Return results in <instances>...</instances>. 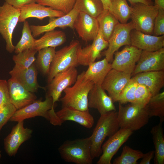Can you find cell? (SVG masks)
Returning a JSON list of instances; mask_svg holds the SVG:
<instances>
[{
  "instance_id": "obj_1",
  "label": "cell",
  "mask_w": 164,
  "mask_h": 164,
  "mask_svg": "<svg viewBox=\"0 0 164 164\" xmlns=\"http://www.w3.org/2000/svg\"><path fill=\"white\" fill-rule=\"evenodd\" d=\"M118 112L112 111L101 115L91 135V152L92 159L100 156L102 145L106 137H109L120 128L117 121Z\"/></svg>"
},
{
  "instance_id": "obj_2",
  "label": "cell",
  "mask_w": 164,
  "mask_h": 164,
  "mask_svg": "<svg viewBox=\"0 0 164 164\" xmlns=\"http://www.w3.org/2000/svg\"><path fill=\"white\" fill-rule=\"evenodd\" d=\"M84 73L83 71L78 75L72 87L63 91L64 95L60 99L62 107H70L83 111L89 110L88 95L94 84L85 78Z\"/></svg>"
},
{
  "instance_id": "obj_3",
  "label": "cell",
  "mask_w": 164,
  "mask_h": 164,
  "mask_svg": "<svg viewBox=\"0 0 164 164\" xmlns=\"http://www.w3.org/2000/svg\"><path fill=\"white\" fill-rule=\"evenodd\" d=\"M90 137L65 142L58 148L62 158L65 161L76 164H91Z\"/></svg>"
},
{
  "instance_id": "obj_4",
  "label": "cell",
  "mask_w": 164,
  "mask_h": 164,
  "mask_svg": "<svg viewBox=\"0 0 164 164\" xmlns=\"http://www.w3.org/2000/svg\"><path fill=\"white\" fill-rule=\"evenodd\" d=\"M117 121L119 128L132 131L138 130L148 122L149 117L145 107L134 103L125 105L119 103Z\"/></svg>"
},
{
  "instance_id": "obj_5",
  "label": "cell",
  "mask_w": 164,
  "mask_h": 164,
  "mask_svg": "<svg viewBox=\"0 0 164 164\" xmlns=\"http://www.w3.org/2000/svg\"><path fill=\"white\" fill-rule=\"evenodd\" d=\"M80 45L78 41L73 40L69 45L56 51L48 75V84L58 73L79 64L77 51Z\"/></svg>"
},
{
  "instance_id": "obj_6",
  "label": "cell",
  "mask_w": 164,
  "mask_h": 164,
  "mask_svg": "<svg viewBox=\"0 0 164 164\" xmlns=\"http://www.w3.org/2000/svg\"><path fill=\"white\" fill-rule=\"evenodd\" d=\"M130 18L135 29L145 33L152 35L154 22L159 10L153 5L137 3L131 5Z\"/></svg>"
},
{
  "instance_id": "obj_7",
  "label": "cell",
  "mask_w": 164,
  "mask_h": 164,
  "mask_svg": "<svg viewBox=\"0 0 164 164\" xmlns=\"http://www.w3.org/2000/svg\"><path fill=\"white\" fill-rule=\"evenodd\" d=\"M20 9L5 2L0 6V33L6 42V49L10 53L15 50L12 36L19 21Z\"/></svg>"
},
{
  "instance_id": "obj_8",
  "label": "cell",
  "mask_w": 164,
  "mask_h": 164,
  "mask_svg": "<svg viewBox=\"0 0 164 164\" xmlns=\"http://www.w3.org/2000/svg\"><path fill=\"white\" fill-rule=\"evenodd\" d=\"M52 98L46 96L45 99L36 100L25 107L16 110L9 120L19 122L36 116L42 117L50 121L51 109H54Z\"/></svg>"
},
{
  "instance_id": "obj_9",
  "label": "cell",
  "mask_w": 164,
  "mask_h": 164,
  "mask_svg": "<svg viewBox=\"0 0 164 164\" xmlns=\"http://www.w3.org/2000/svg\"><path fill=\"white\" fill-rule=\"evenodd\" d=\"M134 29V25L131 21L125 24L119 22L116 25L108 41L107 49L103 53L108 62L112 61L115 53L121 47L131 45L130 33Z\"/></svg>"
},
{
  "instance_id": "obj_10",
  "label": "cell",
  "mask_w": 164,
  "mask_h": 164,
  "mask_svg": "<svg viewBox=\"0 0 164 164\" xmlns=\"http://www.w3.org/2000/svg\"><path fill=\"white\" fill-rule=\"evenodd\" d=\"M142 51L132 45H126L121 51L115 53L112 69L132 75Z\"/></svg>"
},
{
  "instance_id": "obj_11",
  "label": "cell",
  "mask_w": 164,
  "mask_h": 164,
  "mask_svg": "<svg viewBox=\"0 0 164 164\" xmlns=\"http://www.w3.org/2000/svg\"><path fill=\"white\" fill-rule=\"evenodd\" d=\"M77 76L76 67H71L57 74L48 84L46 95L52 98L54 105L59 100L62 92L74 84Z\"/></svg>"
},
{
  "instance_id": "obj_12",
  "label": "cell",
  "mask_w": 164,
  "mask_h": 164,
  "mask_svg": "<svg viewBox=\"0 0 164 164\" xmlns=\"http://www.w3.org/2000/svg\"><path fill=\"white\" fill-rule=\"evenodd\" d=\"M133 131L130 129L120 128L109 137L102 145V153L97 164H111V160L120 147L128 139Z\"/></svg>"
},
{
  "instance_id": "obj_13",
  "label": "cell",
  "mask_w": 164,
  "mask_h": 164,
  "mask_svg": "<svg viewBox=\"0 0 164 164\" xmlns=\"http://www.w3.org/2000/svg\"><path fill=\"white\" fill-rule=\"evenodd\" d=\"M108 42L104 38L99 30L95 38L91 44L82 48L80 45L77 51V57L79 64L89 66L101 56V53L107 48Z\"/></svg>"
},
{
  "instance_id": "obj_14",
  "label": "cell",
  "mask_w": 164,
  "mask_h": 164,
  "mask_svg": "<svg viewBox=\"0 0 164 164\" xmlns=\"http://www.w3.org/2000/svg\"><path fill=\"white\" fill-rule=\"evenodd\" d=\"M131 74L111 69L101 86L108 92L114 103L117 102L121 91L131 80Z\"/></svg>"
},
{
  "instance_id": "obj_15",
  "label": "cell",
  "mask_w": 164,
  "mask_h": 164,
  "mask_svg": "<svg viewBox=\"0 0 164 164\" xmlns=\"http://www.w3.org/2000/svg\"><path fill=\"white\" fill-rule=\"evenodd\" d=\"M132 75L145 72L164 70V48L155 51L142 50Z\"/></svg>"
},
{
  "instance_id": "obj_16",
  "label": "cell",
  "mask_w": 164,
  "mask_h": 164,
  "mask_svg": "<svg viewBox=\"0 0 164 164\" xmlns=\"http://www.w3.org/2000/svg\"><path fill=\"white\" fill-rule=\"evenodd\" d=\"M32 130L25 128L23 121L18 122L4 139V149L9 156L15 155L21 145L31 137Z\"/></svg>"
},
{
  "instance_id": "obj_17",
  "label": "cell",
  "mask_w": 164,
  "mask_h": 164,
  "mask_svg": "<svg viewBox=\"0 0 164 164\" xmlns=\"http://www.w3.org/2000/svg\"><path fill=\"white\" fill-rule=\"evenodd\" d=\"M80 11L75 3L73 9L69 13L57 18L50 19L49 23L45 25L30 26V28L33 37L39 36L46 32L60 27L64 28L69 27L73 29L74 22Z\"/></svg>"
},
{
  "instance_id": "obj_18",
  "label": "cell",
  "mask_w": 164,
  "mask_h": 164,
  "mask_svg": "<svg viewBox=\"0 0 164 164\" xmlns=\"http://www.w3.org/2000/svg\"><path fill=\"white\" fill-rule=\"evenodd\" d=\"M73 27L79 37L86 42L93 40L99 30L97 19L81 12H79L76 18Z\"/></svg>"
},
{
  "instance_id": "obj_19",
  "label": "cell",
  "mask_w": 164,
  "mask_h": 164,
  "mask_svg": "<svg viewBox=\"0 0 164 164\" xmlns=\"http://www.w3.org/2000/svg\"><path fill=\"white\" fill-rule=\"evenodd\" d=\"M7 82L10 102L17 110L36 100V96L27 90L15 78L11 77Z\"/></svg>"
},
{
  "instance_id": "obj_20",
  "label": "cell",
  "mask_w": 164,
  "mask_h": 164,
  "mask_svg": "<svg viewBox=\"0 0 164 164\" xmlns=\"http://www.w3.org/2000/svg\"><path fill=\"white\" fill-rule=\"evenodd\" d=\"M88 108L97 109L100 115L116 111L111 98L101 86L94 84L90 91L88 97Z\"/></svg>"
},
{
  "instance_id": "obj_21",
  "label": "cell",
  "mask_w": 164,
  "mask_h": 164,
  "mask_svg": "<svg viewBox=\"0 0 164 164\" xmlns=\"http://www.w3.org/2000/svg\"><path fill=\"white\" fill-rule=\"evenodd\" d=\"M131 45L142 50L155 51L164 46V35L155 36L135 29L130 33Z\"/></svg>"
},
{
  "instance_id": "obj_22",
  "label": "cell",
  "mask_w": 164,
  "mask_h": 164,
  "mask_svg": "<svg viewBox=\"0 0 164 164\" xmlns=\"http://www.w3.org/2000/svg\"><path fill=\"white\" fill-rule=\"evenodd\" d=\"M20 12L19 22H24L29 18L34 17L42 20L46 17L50 18L64 15L63 12L46 7L36 2L25 5L20 8Z\"/></svg>"
},
{
  "instance_id": "obj_23",
  "label": "cell",
  "mask_w": 164,
  "mask_h": 164,
  "mask_svg": "<svg viewBox=\"0 0 164 164\" xmlns=\"http://www.w3.org/2000/svg\"><path fill=\"white\" fill-rule=\"evenodd\" d=\"M56 114L63 123L67 121L76 122L83 126L91 128L94 123V119L89 110L83 111L70 107H62Z\"/></svg>"
},
{
  "instance_id": "obj_24",
  "label": "cell",
  "mask_w": 164,
  "mask_h": 164,
  "mask_svg": "<svg viewBox=\"0 0 164 164\" xmlns=\"http://www.w3.org/2000/svg\"><path fill=\"white\" fill-rule=\"evenodd\" d=\"M138 84L147 87L152 96L159 93L164 86V70L143 72L131 78Z\"/></svg>"
},
{
  "instance_id": "obj_25",
  "label": "cell",
  "mask_w": 164,
  "mask_h": 164,
  "mask_svg": "<svg viewBox=\"0 0 164 164\" xmlns=\"http://www.w3.org/2000/svg\"><path fill=\"white\" fill-rule=\"evenodd\" d=\"M9 73L11 77L15 78L29 91L34 93L37 91L38 88L44 89L40 86L37 80V71L34 63L28 68L20 69L15 67Z\"/></svg>"
},
{
  "instance_id": "obj_26",
  "label": "cell",
  "mask_w": 164,
  "mask_h": 164,
  "mask_svg": "<svg viewBox=\"0 0 164 164\" xmlns=\"http://www.w3.org/2000/svg\"><path fill=\"white\" fill-rule=\"evenodd\" d=\"M84 71L85 78L92 82L94 84L101 86L106 75L112 69L111 64L105 58L94 62L88 66Z\"/></svg>"
},
{
  "instance_id": "obj_27",
  "label": "cell",
  "mask_w": 164,
  "mask_h": 164,
  "mask_svg": "<svg viewBox=\"0 0 164 164\" xmlns=\"http://www.w3.org/2000/svg\"><path fill=\"white\" fill-rule=\"evenodd\" d=\"M40 38L36 39L32 48L37 51L49 47H56L61 45L66 40V36L63 31L55 29L45 32Z\"/></svg>"
},
{
  "instance_id": "obj_28",
  "label": "cell",
  "mask_w": 164,
  "mask_h": 164,
  "mask_svg": "<svg viewBox=\"0 0 164 164\" xmlns=\"http://www.w3.org/2000/svg\"><path fill=\"white\" fill-rule=\"evenodd\" d=\"M162 122L153 127L150 131L155 148L154 163L164 164V136Z\"/></svg>"
},
{
  "instance_id": "obj_29",
  "label": "cell",
  "mask_w": 164,
  "mask_h": 164,
  "mask_svg": "<svg viewBox=\"0 0 164 164\" xmlns=\"http://www.w3.org/2000/svg\"><path fill=\"white\" fill-rule=\"evenodd\" d=\"M96 19L99 30L104 39L108 41L119 22L108 10L104 9Z\"/></svg>"
},
{
  "instance_id": "obj_30",
  "label": "cell",
  "mask_w": 164,
  "mask_h": 164,
  "mask_svg": "<svg viewBox=\"0 0 164 164\" xmlns=\"http://www.w3.org/2000/svg\"><path fill=\"white\" fill-rule=\"evenodd\" d=\"M111 3L109 11L120 23H127L130 18L131 9L126 0H111Z\"/></svg>"
},
{
  "instance_id": "obj_31",
  "label": "cell",
  "mask_w": 164,
  "mask_h": 164,
  "mask_svg": "<svg viewBox=\"0 0 164 164\" xmlns=\"http://www.w3.org/2000/svg\"><path fill=\"white\" fill-rule=\"evenodd\" d=\"M55 49L56 47H49L38 51L37 66L43 75H48L49 73L51 63L56 53Z\"/></svg>"
},
{
  "instance_id": "obj_32",
  "label": "cell",
  "mask_w": 164,
  "mask_h": 164,
  "mask_svg": "<svg viewBox=\"0 0 164 164\" xmlns=\"http://www.w3.org/2000/svg\"><path fill=\"white\" fill-rule=\"evenodd\" d=\"M145 107L149 118L158 117L160 122L162 123L164 119V91L152 96Z\"/></svg>"
},
{
  "instance_id": "obj_33",
  "label": "cell",
  "mask_w": 164,
  "mask_h": 164,
  "mask_svg": "<svg viewBox=\"0 0 164 164\" xmlns=\"http://www.w3.org/2000/svg\"><path fill=\"white\" fill-rule=\"evenodd\" d=\"M75 3L80 12L96 18L104 10L101 0H76Z\"/></svg>"
},
{
  "instance_id": "obj_34",
  "label": "cell",
  "mask_w": 164,
  "mask_h": 164,
  "mask_svg": "<svg viewBox=\"0 0 164 164\" xmlns=\"http://www.w3.org/2000/svg\"><path fill=\"white\" fill-rule=\"evenodd\" d=\"M144 153L138 150L132 149L127 145L122 149L121 155L114 159L113 164H137V161L142 158Z\"/></svg>"
},
{
  "instance_id": "obj_35",
  "label": "cell",
  "mask_w": 164,
  "mask_h": 164,
  "mask_svg": "<svg viewBox=\"0 0 164 164\" xmlns=\"http://www.w3.org/2000/svg\"><path fill=\"white\" fill-rule=\"evenodd\" d=\"M35 40L32 35L29 23L26 20L23 23L21 38L15 47V53L17 54L25 50L32 49Z\"/></svg>"
},
{
  "instance_id": "obj_36",
  "label": "cell",
  "mask_w": 164,
  "mask_h": 164,
  "mask_svg": "<svg viewBox=\"0 0 164 164\" xmlns=\"http://www.w3.org/2000/svg\"><path fill=\"white\" fill-rule=\"evenodd\" d=\"M37 52L34 49H27L14 55L12 57L15 63L14 67L20 69L28 68L36 60L35 56Z\"/></svg>"
},
{
  "instance_id": "obj_37",
  "label": "cell",
  "mask_w": 164,
  "mask_h": 164,
  "mask_svg": "<svg viewBox=\"0 0 164 164\" xmlns=\"http://www.w3.org/2000/svg\"><path fill=\"white\" fill-rule=\"evenodd\" d=\"M76 1V0H37L36 2L67 14L73 9Z\"/></svg>"
},
{
  "instance_id": "obj_38",
  "label": "cell",
  "mask_w": 164,
  "mask_h": 164,
  "mask_svg": "<svg viewBox=\"0 0 164 164\" xmlns=\"http://www.w3.org/2000/svg\"><path fill=\"white\" fill-rule=\"evenodd\" d=\"M138 85L135 81L131 78L121 91L117 101L122 104L134 103V93Z\"/></svg>"
},
{
  "instance_id": "obj_39",
  "label": "cell",
  "mask_w": 164,
  "mask_h": 164,
  "mask_svg": "<svg viewBox=\"0 0 164 164\" xmlns=\"http://www.w3.org/2000/svg\"><path fill=\"white\" fill-rule=\"evenodd\" d=\"M135 103L142 107H145L152 96L148 88L144 85L138 84L134 93Z\"/></svg>"
},
{
  "instance_id": "obj_40",
  "label": "cell",
  "mask_w": 164,
  "mask_h": 164,
  "mask_svg": "<svg viewBox=\"0 0 164 164\" xmlns=\"http://www.w3.org/2000/svg\"><path fill=\"white\" fill-rule=\"evenodd\" d=\"M17 109L11 103L0 110V135L3 126L10 120Z\"/></svg>"
},
{
  "instance_id": "obj_41",
  "label": "cell",
  "mask_w": 164,
  "mask_h": 164,
  "mask_svg": "<svg viewBox=\"0 0 164 164\" xmlns=\"http://www.w3.org/2000/svg\"><path fill=\"white\" fill-rule=\"evenodd\" d=\"M10 103L8 82L0 79V110Z\"/></svg>"
},
{
  "instance_id": "obj_42",
  "label": "cell",
  "mask_w": 164,
  "mask_h": 164,
  "mask_svg": "<svg viewBox=\"0 0 164 164\" xmlns=\"http://www.w3.org/2000/svg\"><path fill=\"white\" fill-rule=\"evenodd\" d=\"M164 34V10H159L154 22L153 35L159 36Z\"/></svg>"
},
{
  "instance_id": "obj_43",
  "label": "cell",
  "mask_w": 164,
  "mask_h": 164,
  "mask_svg": "<svg viewBox=\"0 0 164 164\" xmlns=\"http://www.w3.org/2000/svg\"><path fill=\"white\" fill-rule=\"evenodd\" d=\"M37 0H5V2L17 8L21 7L31 3L36 2Z\"/></svg>"
},
{
  "instance_id": "obj_44",
  "label": "cell",
  "mask_w": 164,
  "mask_h": 164,
  "mask_svg": "<svg viewBox=\"0 0 164 164\" xmlns=\"http://www.w3.org/2000/svg\"><path fill=\"white\" fill-rule=\"evenodd\" d=\"M155 151L152 150L144 154L142 159L140 162L139 164H149L152 159L154 157Z\"/></svg>"
},
{
  "instance_id": "obj_45",
  "label": "cell",
  "mask_w": 164,
  "mask_h": 164,
  "mask_svg": "<svg viewBox=\"0 0 164 164\" xmlns=\"http://www.w3.org/2000/svg\"><path fill=\"white\" fill-rule=\"evenodd\" d=\"M155 5L159 10H164V0H154Z\"/></svg>"
},
{
  "instance_id": "obj_46",
  "label": "cell",
  "mask_w": 164,
  "mask_h": 164,
  "mask_svg": "<svg viewBox=\"0 0 164 164\" xmlns=\"http://www.w3.org/2000/svg\"><path fill=\"white\" fill-rule=\"evenodd\" d=\"M102 2L104 9L109 10L110 8L111 3V0H101Z\"/></svg>"
},
{
  "instance_id": "obj_47",
  "label": "cell",
  "mask_w": 164,
  "mask_h": 164,
  "mask_svg": "<svg viewBox=\"0 0 164 164\" xmlns=\"http://www.w3.org/2000/svg\"><path fill=\"white\" fill-rule=\"evenodd\" d=\"M131 5L135 3L140 2L142 3L147 5H152L149 3L146 0H128Z\"/></svg>"
},
{
  "instance_id": "obj_48",
  "label": "cell",
  "mask_w": 164,
  "mask_h": 164,
  "mask_svg": "<svg viewBox=\"0 0 164 164\" xmlns=\"http://www.w3.org/2000/svg\"><path fill=\"white\" fill-rule=\"evenodd\" d=\"M148 2H149V3H150L151 4L153 5L152 4V0H146Z\"/></svg>"
},
{
  "instance_id": "obj_49",
  "label": "cell",
  "mask_w": 164,
  "mask_h": 164,
  "mask_svg": "<svg viewBox=\"0 0 164 164\" xmlns=\"http://www.w3.org/2000/svg\"><path fill=\"white\" fill-rule=\"evenodd\" d=\"M1 156H2L1 154V153H0V160L1 158Z\"/></svg>"
}]
</instances>
